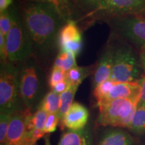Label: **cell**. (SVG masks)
<instances>
[{"mask_svg":"<svg viewBox=\"0 0 145 145\" xmlns=\"http://www.w3.org/2000/svg\"><path fill=\"white\" fill-rule=\"evenodd\" d=\"M98 145H133L132 137L120 130L109 131Z\"/></svg>","mask_w":145,"mask_h":145,"instance_id":"9a60e30c","label":"cell"},{"mask_svg":"<svg viewBox=\"0 0 145 145\" xmlns=\"http://www.w3.org/2000/svg\"><path fill=\"white\" fill-rule=\"evenodd\" d=\"M30 109L17 110L12 114L6 142L9 145H36L29 136L26 128V119Z\"/></svg>","mask_w":145,"mask_h":145,"instance_id":"ba28073f","label":"cell"},{"mask_svg":"<svg viewBox=\"0 0 145 145\" xmlns=\"http://www.w3.org/2000/svg\"><path fill=\"white\" fill-rule=\"evenodd\" d=\"M113 67L110 79L116 82H134L141 77L143 71L140 57L129 45L112 47Z\"/></svg>","mask_w":145,"mask_h":145,"instance_id":"277c9868","label":"cell"},{"mask_svg":"<svg viewBox=\"0 0 145 145\" xmlns=\"http://www.w3.org/2000/svg\"><path fill=\"white\" fill-rule=\"evenodd\" d=\"M0 145H9L8 144H7V143H1V144Z\"/></svg>","mask_w":145,"mask_h":145,"instance_id":"e575fe53","label":"cell"},{"mask_svg":"<svg viewBox=\"0 0 145 145\" xmlns=\"http://www.w3.org/2000/svg\"><path fill=\"white\" fill-rule=\"evenodd\" d=\"M90 67H78L77 65L66 72V79L71 86L79 88V85L90 73Z\"/></svg>","mask_w":145,"mask_h":145,"instance_id":"44dd1931","label":"cell"},{"mask_svg":"<svg viewBox=\"0 0 145 145\" xmlns=\"http://www.w3.org/2000/svg\"><path fill=\"white\" fill-rule=\"evenodd\" d=\"M140 86L137 81L116 82L107 95L106 99L102 103L113 99L135 97L137 96H140Z\"/></svg>","mask_w":145,"mask_h":145,"instance_id":"4fadbf2b","label":"cell"},{"mask_svg":"<svg viewBox=\"0 0 145 145\" xmlns=\"http://www.w3.org/2000/svg\"><path fill=\"white\" fill-rule=\"evenodd\" d=\"M12 114H1L0 116V142L1 143H5L6 142L7 134H8L9 125Z\"/></svg>","mask_w":145,"mask_h":145,"instance_id":"d4e9b609","label":"cell"},{"mask_svg":"<svg viewBox=\"0 0 145 145\" xmlns=\"http://www.w3.org/2000/svg\"><path fill=\"white\" fill-rule=\"evenodd\" d=\"M13 0H0V12L8 10V8L12 3Z\"/></svg>","mask_w":145,"mask_h":145,"instance_id":"4dcf8cb0","label":"cell"},{"mask_svg":"<svg viewBox=\"0 0 145 145\" xmlns=\"http://www.w3.org/2000/svg\"><path fill=\"white\" fill-rule=\"evenodd\" d=\"M116 81H112L109 79L104 82L100 83L98 86H95L93 90V95L97 101V104L98 105L106 99L107 95L112 89V87L114 86Z\"/></svg>","mask_w":145,"mask_h":145,"instance_id":"603a6c76","label":"cell"},{"mask_svg":"<svg viewBox=\"0 0 145 145\" xmlns=\"http://www.w3.org/2000/svg\"><path fill=\"white\" fill-rule=\"evenodd\" d=\"M12 12V27L6 37L8 61L23 63L32 57L34 46L30 36L20 18L14 11Z\"/></svg>","mask_w":145,"mask_h":145,"instance_id":"3957f363","label":"cell"},{"mask_svg":"<svg viewBox=\"0 0 145 145\" xmlns=\"http://www.w3.org/2000/svg\"><path fill=\"white\" fill-rule=\"evenodd\" d=\"M16 63H1L0 74V110L1 114H12L19 110L18 99L20 67Z\"/></svg>","mask_w":145,"mask_h":145,"instance_id":"5b68a950","label":"cell"},{"mask_svg":"<svg viewBox=\"0 0 145 145\" xmlns=\"http://www.w3.org/2000/svg\"><path fill=\"white\" fill-rule=\"evenodd\" d=\"M12 27V12L6 10L0 14V33L7 37Z\"/></svg>","mask_w":145,"mask_h":145,"instance_id":"cb8c5ba5","label":"cell"},{"mask_svg":"<svg viewBox=\"0 0 145 145\" xmlns=\"http://www.w3.org/2000/svg\"><path fill=\"white\" fill-rule=\"evenodd\" d=\"M71 86V85L70 84L69 81L67 79H65L63 81L57 83V84L52 89V90L54 91L55 93H57L60 95V94L63 93V92L65 91L66 90H67Z\"/></svg>","mask_w":145,"mask_h":145,"instance_id":"83f0119b","label":"cell"},{"mask_svg":"<svg viewBox=\"0 0 145 145\" xmlns=\"http://www.w3.org/2000/svg\"><path fill=\"white\" fill-rule=\"evenodd\" d=\"M139 57H140V61L141 65H142V69L145 72V49L140 50Z\"/></svg>","mask_w":145,"mask_h":145,"instance_id":"1f68e13d","label":"cell"},{"mask_svg":"<svg viewBox=\"0 0 145 145\" xmlns=\"http://www.w3.org/2000/svg\"><path fill=\"white\" fill-rule=\"evenodd\" d=\"M45 145H51V144H50V143L48 137L45 138Z\"/></svg>","mask_w":145,"mask_h":145,"instance_id":"836d02e7","label":"cell"},{"mask_svg":"<svg viewBox=\"0 0 145 145\" xmlns=\"http://www.w3.org/2000/svg\"><path fill=\"white\" fill-rule=\"evenodd\" d=\"M140 96L117 99L98 104L97 123L100 126L130 128Z\"/></svg>","mask_w":145,"mask_h":145,"instance_id":"7a4b0ae2","label":"cell"},{"mask_svg":"<svg viewBox=\"0 0 145 145\" xmlns=\"http://www.w3.org/2000/svg\"><path fill=\"white\" fill-rule=\"evenodd\" d=\"M82 3H85V4H88L90 5H93L94 7H95L96 4L98 3L99 0H79Z\"/></svg>","mask_w":145,"mask_h":145,"instance_id":"d6a6232c","label":"cell"},{"mask_svg":"<svg viewBox=\"0 0 145 145\" xmlns=\"http://www.w3.org/2000/svg\"><path fill=\"white\" fill-rule=\"evenodd\" d=\"M89 118V112L86 107L77 102H74L67 113L61 121V129L67 128L69 130H83Z\"/></svg>","mask_w":145,"mask_h":145,"instance_id":"8fae6325","label":"cell"},{"mask_svg":"<svg viewBox=\"0 0 145 145\" xmlns=\"http://www.w3.org/2000/svg\"><path fill=\"white\" fill-rule=\"evenodd\" d=\"M23 63L19 76L20 97L26 108L30 109L39 95L42 74L33 59H28Z\"/></svg>","mask_w":145,"mask_h":145,"instance_id":"8992f818","label":"cell"},{"mask_svg":"<svg viewBox=\"0 0 145 145\" xmlns=\"http://www.w3.org/2000/svg\"><path fill=\"white\" fill-rule=\"evenodd\" d=\"M28 1L30 2L45 3L53 5L57 9L65 21L67 22L71 20L70 0H28Z\"/></svg>","mask_w":145,"mask_h":145,"instance_id":"7402d4cb","label":"cell"},{"mask_svg":"<svg viewBox=\"0 0 145 145\" xmlns=\"http://www.w3.org/2000/svg\"><path fill=\"white\" fill-rule=\"evenodd\" d=\"M60 121L59 114H48L43 130L46 134L54 132Z\"/></svg>","mask_w":145,"mask_h":145,"instance_id":"4316f807","label":"cell"},{"mask_svg":"<svg viewBox=\"0 0 145 145\" xmlns=\"http://www.w3.org/2000/svg\"><path fill=\"white\" fill-rule=\"evenodd\" d=\"M78 87L71 86L67 90L60 94V106L59 116L61 121L62 120L65 114L67 113L71 106L73 104V99L77 92ZM60 121V122H61Z\"/></svg>","mask_w":145,"mask_h":145,"instance_id":"ac0fdd59","label":"cell"},{"mask_svg":"<svg viewBox=\"0 0 145 145\" xmlns=\"http://www.w3.org/2000/svg\"><path fill=\"white\" fill-rule=\"evenodd\" d=\"M58 46L60 51L71 52L76 57L82 50V35L77 25L72 20L67 22L60 30Z\"/></svg>","mask_w":145,"mask_h":145,"instance_id":"30bf717a","label":"cell"},{"mask_svg":"<svg viewBox=\"0 0 145 145\" xmlns=\"http://www.w3.org/2000/svg\"><path fill=\"white\" fill-rule=\"evenodd\" d=\"M29 135H30V137L34 142L36 143L38 140L42 138L44 136L46 135L44 131L43 130H39V129H34L32 130L31 131H28Z\"/></svg>","mask_w":145,"mask_h":145,"instance_id":"f1b7e54d","label":"cell"},{"mask_svg":"<svg viewBox=\"0 0 145 145\" xmlns=\"http://www.w3.org/2000/svg\"><path fill=\"white\" fill-rule=\"evenodd\" d=\"M65 79H66V72L61 69L53 67L48 79V85L52 89L57 83Z\"/></svg>","mask_w":145,"mask_h":145,"instance_id":"484cf974","label":"cell"},{"mask_svg":"<svg viewBox=\"0 0 145 145\" xmlns=\"http://www.w3.org/2000/svg\"><path fill=\"white\" fill-rule=\"evenodd\" d=\"M95 8L119 17L135 15L145 10V0H99Z\"/></svg>","mask_w":145,"mask_h":145,"instance_id":"9c48e42d","label":"cell"},{"mask_svg":"<svg viewBox=\"0 0 145 145\" xmlns=\"http://www.w3.org/2000/svg\"><path fill=\"white\" fill-rule=\"evenodd\" d=\"M60 106V95L51 90L42 100L39 108L48 114H59Z\"/></svg>","mask_w":145,"mask_h":145,"instance_id":"d6986e66","label":"cell"},{"mask_svg":"<svg viewBox=\"0 0 145 145\" xmlns=\"http://www.w3.org/2000/svg\"><path fill=\"white\" fill-rule=\"evenodd\" d=\"M58 145H91L88 133L85 130H69L63 134Z\"/></svg>","mask_w":145,"mask_h":145,"instance_id":"5bb4252c","label":"cell"},{"mask_svg":"<svg viewBox=\"0 0 145 145\" xmlns=\"http://www.w3.org/2000/svg\"><path fill=\"white\" fill-rule=\"evenodd\" d=\"M129 129L138 135L145 132V101L139 102Z\"/></svg>","mask_w":145,"mask_h":145,"instance_id":"e0dca14e","label":"cell"},{"mask_svg":"<svg viewBox=\"0 0 145 145\" xmlns=\"http://www.w3.org/2000/svg\"><path fill=\"white\" fill-rule=\"evenodd\" d=\"M48 114L42 109L39 108L34 114H29L26 119V128L27 131L34 129L43 130Z\"/></svg>","mask_w":145,"mask_h":145,"instance_id":"2e32d148","label":"cell"},{"mask_svg":"<svg viewBox=\"0 0 145 145\" xmlns=\"http://www.w3.org/2000/svg\"><path fill=\"white\" fill-rule=\"evenodd\" d=\"M136 81H137L140 86V101H145V75L141 76L140 79Z\"/></svg>","mask_w":145,"mask_h":145,"instance_id":"f546056e","label":"cell"},{"mask_svg":"<svg viewBox=\"0 0 145 145\" xmlns=\"http://www.w3.org/2000/svg\"><path fill=\"white\" fill-rule=\"evenodd\" d=\"M22 20L34 46L40 55L49 54L58 46L61 28L67 22L53 5L30 2L24 9Z\"/></svg>","mask_w":145,"mask_h":145,"instance_id":"6da1fadb","label":"cell"},{"mask_svg":"<svg viewBox=\"0 0 145 145\" xmlns=\"http://www.w3.org/2000/svg\"><path fill=\"white\" fill-rule=\"evenodd\" d=\"M113 67L112 48L106 49L101 56L93 72V85L95 88L100 83L110 79Z\"/></svg>","mask_w":145,"mask_h":145,"instance_id":"7c38bea8","label":"cell"},{"mask_svg":"<svg viewBox=\"0 0 145 145\" xmlns=\"http://www.w3.org/2000/svg\"><path fill=\"white\" fill-rule=\"evenodd\" d=\"M76 56L71 52L60 51L56 58L53 67L61 69L65 72L77 66Z\"/></svg>","mask_w":145,"mask_h":145,"instance_id":"ffe728a7","label":"cell"},{"mask_svg":"<svg viewBox=\"0 0 145 145\" xmlns=\"http://www.w3.org/2000/svg\"><path fill=\"white\" fill-rule=\"evenodd\" d=\"M115 20V29L121 37L140 50L145 49V18L129 15Z\"/></svg>","mask_w":145,"mask_h":145,"instance_id":"52a82bcc","label":"cell"}]
</instances>
